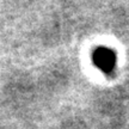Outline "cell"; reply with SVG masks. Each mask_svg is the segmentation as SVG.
Listing matches in <instances>:
<instances>
[{
	"label": "cell",
	"instance_id": "cell-1",
	"mask_svg": "<svg viewBox=\"0 0 129 129\" xmlns=\"http://www.w3.org/2000/svg\"><path fill=\"white\" fill-rule=\"evenodd\" d=\"M97 60L99 61V66L103 67V68H109V67H112V56L108 50H102L98 51V55L96 56Z\"/></svg>",
	"mask_w": 129,
	"mask_h": 129
}]
</instances>
